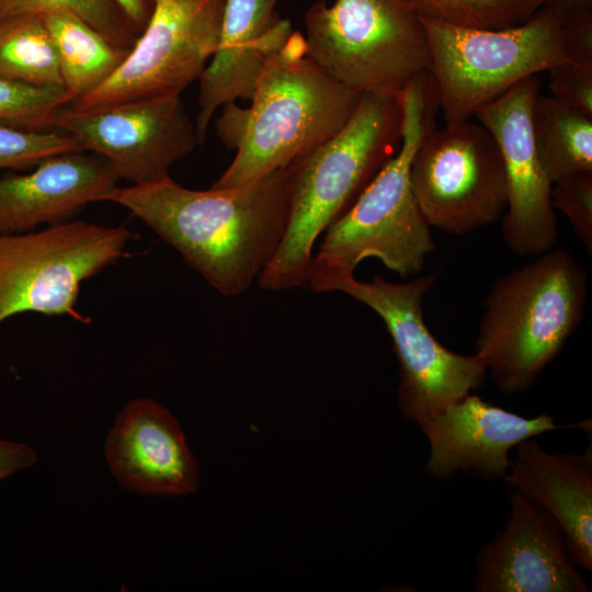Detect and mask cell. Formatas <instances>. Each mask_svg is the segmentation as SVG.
<instances>
[{"instance_id":"obj_1","label":"cell","mask_w":592,"mask_h":592,"mask_svg":"<svg viewBox=\"0 0 592 592\" xmlns=\"http://www.w3.org/2000/svg\"><path fill=\"white\" fill-rule=\"evenodd\" d=\"M127 208L224 296L247 292L271 262L289 215V164L241 185L197 191L169 177L116 186Z\"/></svg>"},{"instance_id":"obj_2","label":"cell","mask_w":592,"mask_h":592,"mask_svg":"<svg viewBox=\"0 0 592 592\" xmlns=\"http://www.w3.org/2000/svg\"><path fill=\"white\" fill-rule=\"evenodd\" d=\"M361 94L317 65L293 31L264 64L251 104L220 107L216 132L236 156L212 187L241 185L306 155L344 126Z\"/></svg>"},{"instance_id":"obj_3","label":"cell","mask_w":592,"mask_h":592,"mask_svg":"<svg viewBox=\"0 0 592 592\" xmlns=\"http://www.w3.org/2000/svg\"><path fill=\"white\" fill-rule=\"evenodd\" d=\"M402 111L398 151L377 172L350 208L325 231L312 255L308 287L335 292L367 258H377L402 277L420 273L434 251L431 229L414 198L410 166L422 140L435 128L440 109L429 71L412 78L398 93Z\"/></svg>"},{"instance_id":"obj_4","label":"cell","mask_w":592,"mask_h":592,"mask_svg":"<svg viewBox=\"0 0 592 592\" xmlns=\"http://www.w3.org/2000/svg\"><path fill=\"white\" fill-rule=\"evenodd\" d=\"M401 127L398 95L362 93L335 135L289 163L287 227L258 277L262 289L308 287L315 242L396 155Z\"/></svg>"},{"instance_id":"obj_5","label":"cell","mask_w":592,"mask_h":592,"mask_svg":"<svg viewBox=\"0 0 592 592\" xmlns=\"http://www.w3.org/2000/svg\"><path fill=\"white\" fill-rule=\"evenodd\" d=\"M587 299V271L561 249L536 255L492 284L475 348L502 395L536 384L581 323Z\"/></svg>"},{"instance_id":"obj_6","label":"cell","mask_w":592,"mask_h":592,"mask_svg":"<svg viewBox=\"0 0 592 592\" xmlns=\"http://www.w3.org/2000/svg\"><path fill=\"white\" fill-rule=\"evenodd\" d=\"M565 9L549 3L524 22L475 29L422 19L431 73L446 125L469 121L520 81L569 60L562 42Z\"/></svg>"},{"instance_id":"obj_7","label":"cell","mask_w":592,"mask_h":592,"mask_svg":"<svg viewBox=\"0 0 592 592\" xmlns=\"http://www.w3.org/2000/svg\"><path fill=\"white\" fill-rule=\"evenodd\" d=\"M304 25L307 55L360 93L398 95L429 70L423 22L401 0H318L306 10Z\"/></svg>"},{"instance_id":"obj_8","label":"cell","mask_w":592,"mask_h":592,"mask_svg":"<svg viewBox=\"0 0 592 592\" xmlns=\"http://www.w3.org/2000/svg\"><path fill=\"white\" fill-rule=\"evenodd\" d=\"M133 237L123 226L75 219L0 235V325L27 311L88 323L76 309L81 283L125 257Z\"/></svg>"},{"instance_id":"obj_9","label":"cell","mask_w":592,"mask_h":592,"mask_svg":"<svg viewBox=\"0 0 592 592\" xmlns=\"http://www.w3.org/2000/svg\"><path fill=\"white\" fill-rule=\"evenodd\" d=\"M435 281V273L402 283L374 275L371 282L352 277L335 289L363 303L384 321L399 362L398 406L403 417L418 424L480 388L488 373L476 353L452 352L428 329L422 304Z\"/></svg>"},{"instance_id":"obj_10","label":"cell","mask_w":592,"mask_h":592,"mask_svg":"<svg viewBox=\"0 0 592 592\" xmlns=\"http://www.w3.org/2000/svg\"><path fill=\"white\" fill-rule=\"evenodd\" d=\"M410 182L428 225L449 235L493 224L506 209L502 155L479 122L435 127L414 152Z\"/></svg>"},{"instance_id":"obj_11","label":"cell","mask_w":592,"mask_h":592,"mask_svg":"<svg viewBox=\"0 0 592 592\" xmlns=\"http://www.w3.org/2000/svg\"><path fill=\"white\" fill-rule=\"evenodd\" d=\"M225 0H153L151 16L122 65L102 84L76 98V110L180 95L200 79L220 35Z\"/></svg>"},{"instance_id":"obj_12","label":"cell","mask_w":592,"mask_h":592,"mask_svg":"<svg viewBox=\"0 0 592 592\" xmlns=\"http://www.w3.org/2000/svg\"><path fill=\"white\" fill-rule=\"evenodd\" d=\"M53 129L75 136L83 150L107 159L133 184L169 177L170 168L201 145L180 95L91 110L67 105L55 115Z\"/></svg>"},{"instance_id":"obj_13","label":"cell","mask_w":592,"mask_h":592,"mask_svg":"<svg viewBox=\"0 0 592 592\" xmlns=\"http://www.w3.org/2000/svg\"><path fill=\"white\" fill-rule=\"evenodd\" d=\"M539 89L538 76L526 78L475 115L492 134L502 155L508 193L502 236L506 247L520 257L539 255L554 249L558 240L550 205L553 184L538 159L532 128Z\"/></svg>"},{"instance_id":"obj_14","label":"cell","mask_w":592,"mask_h":592,"mask_svg":"<svg viewBox=\"0 0 592 592\" xmlns=\"http://www.w3.org/2000/svg\"><path fill=\"white\" fill-rule=\"evenodd\" d=\"M502 531L476 554L478 592H588L563 530L542 505L516 491Z\"/></svg>"},{"instance_id":"obj_15","label":"cell","mask_w":592,"mask_h":592,"mask_svg":"<svg viewBox=\"0 0 592 592\" xmlns=\"http://www.w3.org/2000/svg\"><path fill=\"white\" fill-rule=\"evenodd\" d=\"M419 426L430 443V476L447 479L462 471L499 480L509 469V451L524 440L568 428L590 431L591 421L559 425L546 413L525 418L468 394Z\"/></svg>"},{"instance_id":"obj_16","label":"cell","mask_w":592,"mask_h":592,"mask_svg":"<svg viewBox=\"0 0 592 592\" xmlns=\"http://www.w3.org/2000/svg\"><path fill=\"white\" fill-rule=\"evenodd\" d=\"M104 454L127 491L172 497L198 489V464L178 420L152 399L137 398L124 407L109 432Z\"/></svg>"},{"instance_id":"obj_17","label":"cell","mask_w":592,"mask_h":592,"mask_svg":"<svg viewBox=\"0 0 592 592\" xmlns=\"http://www.w3.org/2000/svg\"><path fill=\"white\" fill-rule=\"evenodd\" d=\"M280 1L225 0L218 46L198 79L195 128L200 144L219 107L251 100L267 58L293 33L291 21L276 12Z\"/></svg>"},{"instance_id":"obj_18","label":"cell","mask_w":592,"mask_h":592,"mask_svg":"<svg viewBox=\"0 0 592 592\" xmlns=\"http://www.w3.org/2000/svg\"><path fill=\"white\" fill-rule=\"evenodd\" d=\"M119 179L107 159L86 150L46 158L30 173H7L0 177V235L72 220L87 204L106 201Z\"/></svg>"},{"instance_id":"obj_19","label":"cell","mask_w":592,"mask_h":592,"mask_svg":"<svg viewBox=\"0 0 592 592\" xmlns=\"http://www.w3.org/2000/svg\"><path fill=\"white\" fill-rule=\"evenodd\" d=\"M506 487L549 511L561 525L570 554L585 570L592 569V453L551 454L538 441L526 439L515 446Z\"/></svg>"},{"instance_id":"obj_20","label":"cell","mask_w":592,"mask_h":592,"mask_svg":"<svg viewBox=\"0 0 592 592\" xmlns=\"http://www.w3.org/2000/svg\"><path fill=\"white\" fill-rule=\"evenodd\" d=\"M41 15L58 54L64 89L73 99L106 81L129 53L71 13L50 11Z\"/></svg>"},{"instance_id":"obj_21","label":"cell","mask_w":592,"mask_h":592,"mask_svg":"<svg viewBox=\"0 0 592 592\" xmlns=\"http://www.w3.org/2000/svg\"><path fill=\"white\" fill-rule=\"evenodd\" d=\"M532 128L538 159L551 184L592 171V118L539 93L533 105Z\"/></svg>"},{"instance_id":"obj_22","label":"cell","mask_w":592,"mask_h":592,"mask_svg":"<svg viewBox=\"0 0 592 592\" xmlns=\"http://www.w3.org/2000/svg\"><path fill=\"white\" fill-rule=\"evenodd\" d=\"M0 76L64 89L58 54L41 14L0 20Z\"/></svg>"},{"instance_id":"obj_23","label":"cell","mask_w":592,"mask_h":592,"mask_svg":"<svg viewBox=\"0 0 592 592\" xmlns=\"http://www.w3.org/2000/svg\"><path fill=\"white\" fill-rule=\"evenodd\" d=\"M50 11L76 15L122 48L130 49L140 35L114 0H0V20Z\"/></svg>"},{"instance_id":"obj_24","label":"cell","mask_w":592,"mask_h":592,"mask_svg":"<svg viewBox=\"0 0 592 592\" xmlns=\"http://www.w3.org/2000/svg\"><path fill=\"white\" fill-rule=\"evenodd\" d=\"M72 100L65 89L0 76V125L27 132L52 130L55 115Z\"/></svg>"},{"instance_id":"obj_25","label":"cell","mask_w":592,"mask_h":592,"mask_svg":"<svg viewBox=\"0 0 592 592\" xmlns=\"http://www.w3.org/2000/svg\"><path fill=\"white\" fill-rule=\"evenodd\" d=\"M420 18L475 29L519 24L516 0H401Z\"/></svg>"},{"instance_id":"obj_26","label":"cell","mask_w":592,"mask_h":592,"mask_svg":"<svg viewBox=\"0 0 592 592\" xmlns=\"http://www.w3.org/2000/svg\"><path fill=\"white\" fill-rule=\"evenodd\" d=\"M82 150L80 141L62 130L27 132L0 125V169L29 170L52 156Z\"/></svg>"},{"instance_id":"obj_27","label":"cell","mask_w":592,"mask_h":592,"mask_svg":"<svg viewBox=\"0 0 592 592\" xmlns=\"http://www.w3.org/2000/svg\"><path fill=\"white\" fill-rule=\"evenodd\" d=\"M550 205L568 218L577 238L592 252V171L563 178L551 185Z\"/></svg>"},{"instance_id":"obj_28","label":"cell","mask_w":592,"mask_h":592,"mask_svg":"<svg viewBox=\"0 0 592 592\" xmlns=\"http://www.w3.org/2000/svg\"><path fill=\"white\" fill-rule=\"evenodd\" d=\"M548 72L553 96L592 118V65L567 60Z\"/></svg>"},{"instance_id":"obj_29","label":"cell","mask_w":592,"mask_h":592,"mask_svg":"<svg viewBox=\"0 0 592 592\" xmlns=\"http://www.w3.org/2000/svg\"><path fill=\"white\" fill-rule=\"evenodd\" d=\"M562 42L567 58L592 65V10H565Z\"/></svg>"},{"instance_id":"obj_30","label":"cell","mask_w":592,"mask_h":592,"mask_svg":"<svg viewBox=\"0 0 592 592\" xmlns=\"http://www.w3.org/2000/svg\"><path fill=\"white\" fill-rule=\"evenodd\" d=\"M36 460L37 454L32 447L0 440V480L34 466Z\"/></svg>"},{"instance_id":"obj_31","label":"cell","mask_w":592,"mask_h":592,"mask_svg":"<svg viewBox=\"0 0 592 592\" xmlns=\"http://www.w3.org/2000/svg\"><path fill=\"white\" fill-rule=\"evenodd\" d=\"M128 22L140 34L153 9V0H114Z\"/></svg>"},{"instance_id":"obj_32","label":"cell","mask_w":592,"mask_h":592,"mask_svg":"<svg viewBox=\"0 0 592 592\" xmlns=\"http://www.w3.org/2000/svg\"><path fill=\"white\" fill-rule=\"evenodd\" d=\"M516 3L520 23L549 3L559 4L565 10L591 9L592 7V0H516Z\"/></svg>"}]
</instances>
